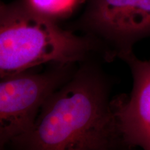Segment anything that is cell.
Masks as SVG:
<instances>
[{
	"instance_id": "obj_4",
	"label": "cell",
	"mask_w": 150,
	"mask_h": 150,
	"mask_svg": "<svg viewBox=\"0 0 150 150\" xmlns=\"http://www.w3.org/2000/svg\"><path fill=\"white\" fill-rule=\"evenodd\" d=\"M79 26L100 45L106 61L122 60L150 38V0H90Z\"/></svg>"
},
{
	"instance_id": "obj_3",
	"label": "cell",
	"mask_w": 150,
	"mask_h": 150,
	"mask_svg": "<svg viewBox=\"0 0 150 150\" xmlns=\"http://www.w3.org/2000/svg\"><path fill=\"white\" fill-rule=\"evenodd\" d=\"M76 63H51L44 72L30 70L1 78L0 149L31 130L42 105L67 81Z\"/></svg>"
},
{
	"instance_id": "obj_1",
	"label": "cell",
	"mask_w": 150,
	"mask_h": 150,
	"mask_svg": "<svg viewBox=\"0 0 150 150\" xmlns=\"http://www.w3.org/2000/svg\"><path fill=\"white\" fill-rule=\"evenodd\" d=\"M92 59L81 62L42 105L31 130L11 140L17 149H127L118 125L117 97Z\"/></svg>"
},
{
	"instance_id": "obj_5",
	"label": "cell",
	"mask_w": 150,
	"mask_h": 150,
	"mask_svg": "<svg viewBox=\"0 0 150 150\" xmlns=\"http://www.w3.org/2000/svg\"><path fill=\"white\" fill-rule=\"evenodd\" d=\"M122 60L130 68L133 88L129 97H117L120 130L127 149L150 150V61L138 59L134 53Z\"/></svg>"
},
{
	"instance_id": "obj_2",
	"label": "cell",
	"mask_w": 150,
	"mask_h": 150,
	"mask_svg": "<svg viewBox=\"0 0 150 150\" xmlns=\"http://www.w3.org/2000/svg\"><path fill=\"white\" fill-rule=\"evenodd\" d=\"M94 54L105 59L102 47L94 39L62 29L25 0L1 4V78L45 63H81Z\"/></svg>"
},
{
	"instance_id": "obj_6",
	"label": "cell",
	"mask_w": 150,
	"mask_h": 150,
	"mask_svg": "<svg viewBox=\"0 0 150 150\" xmlns=\"http://www.w3.org/2000/svg\"><path fill=\"white\" fill-rule=\"evenodd\" d=\"M40 13L55 20L69 15L80 0H25Z\"/></svg>"
}]
</instances>
